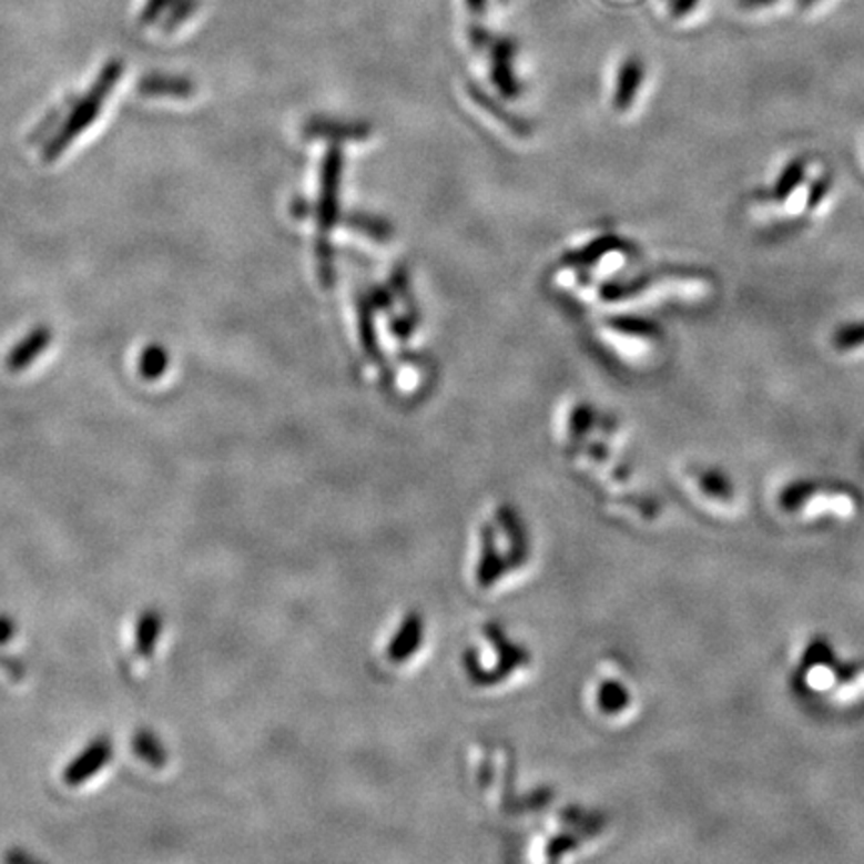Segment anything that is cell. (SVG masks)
Returning <instances> with one entry per match:
<instances>
[{"label": "cell", "mask_w": 864, "mask_h": 864, "mask_svg": "<svg viewBox=\"0 0 864 864\" xmlns=\"http://www.w3.org/2000/svg\"><path fill=\"white\" fill-rule=\"evenodd\" d=\"M121 62H109V67L102 71L101 79L92 87L91 91L82 96L81 101L74 102L69 109V119L62 122L61 131L52 136L51 143H47L44 149V159L51 163L62 151L74 141L79 134L87 131V126L96 121L101 114L102 102L106 101V94L114 89L121 77Z\"/></svg>", "instance_id": "cell-1"}, {"label": "cell", "mask_w": 864, "mask_h": 864, "mask_svg": "<svg viewBox=\"0 0 864 864\" xmlns=\"http://www.w3.org/2000/svg\"><path fill=\"white\" fill-rule=\"evenodd\" d=\"M112 759V743L106 736H101L92 741L84 751H82L74 761H72L67 771L62 774V781L69 786H81L92 779L94 774L101 773L102 769L109 764Z\"/></svg>", "instance_id": "cell-2"}, {"label": "cell", "mask_w": 864, "mask_h": 864, "mask_svg": "<svg viewBox=\"0 0 864 864\" xmlns=\"http://www.w3.org/2000/svg\"><path fill=\"white\" fill-rule=\"evenodd\" d=\"M52 343L51 328H44L39 326L34 328L32 333L24 336L19 345L14 346L11 350V355L7 358V366L11 373H22L27 370V366L34 363L39 356L42 355V350Z\"/></svg>", "instance_id": "cell-3"}, {"label": "cell", "mask_w": 864, "mask_h": 864, "mask_svg": "<svg viewBox=\"0 0 864 864\" xmlns=\"http://www.w3.org/2000/svg\"><path fill=\"white\" fill-rule=\"evenodd\" d=\"M161 634H163V614L154 609L144 610L143 614L139 617L136 631H134L136 652L143 659H149L156 649V642H159Z\"/></svg>", "instance_id": "cell-4"}, {"label": "cell", "mask_w": 864, "mask_h": 864, "mask_svg": "<svg viewBox=\"0 0 864 864\" xmlns=\"http://www.w3.org/2000/svg\"><path fill=\"white\" fill-rule=\"evenodd\" d=\"M833 350L844 358H864V323L841 326L834 333Z\"/></svg>", "instance_id": "cell-5"}, {"label": "cell", "mask_w": 864, "mask_h": 864, "mask_svg": "<svg viewBox=\"0 0 864 864\" xmlns=\"http://www.w3.org/2000/svg\"><path fill=\"white\" fill-rule=\"evenodd\" d=\"M133 746L134 753L139 754V759H143L144 763L151 764L154 769H161L166 763V751H164L163 743L154 736L153 732H136Z\"/></svg>", "instance_id": "cell-6"}, {"label": "cell", "mask_w": 864, "mask_h": 864, "mask_svg": "<svg viewBox=\"0 0 864 864\" xmlns=\"http://www.w3.org/2000/svg\"><path fill=\"white\" fill-rule=\"evenodd\" d=\"M166 366H169V355L164 350L163 346L151 345L146 346L139 360V373L141 377L146 380H156V378L163 377L166 373Z\"/></svg>", "instance_id": "cell-7"}, {"label": "cell", "mask_w": 864, "mask_h": 864, "mask_svg": "<svg viewBox=\"0 0 864 864\" xmlns=\"http://www.w3.org/2000/svg\"><path fill=\"white\" fill-rule=\"evenodd\" d=\"M642 79H644L642 61L632 57L622 62L621 74H619V101H631L632 92L641 87Z\"/></svg>", "instance_id": "cell-8"}, {"label": "cell", "mask_w": 864, "mask_h": 864, "mask_svg": "<svg viewBox=\"0 0 864 864\" xmlns=\"http://www.w3.org/2000/svg\"><path fill=\"white\" fill-rule=\"evenodd\" d=\"M141 91L151 94V96H159V94L186 96V94H191V91H193V84L189 81H183V79H174V77H154V79H146L141 84Z\"/></svg>", "instance_id": "cell-9"}, {"label": "cell", "mask_w": 864, "mask_h": 864, "mask_svg": "<svg viewBox=\"0 0 864 864\" xmlns=\"http://www.w3.org/2000/svg\"><path fill=\"white\" fill-rule=\"evenodd\" d=\"M699 2L701 0H669V11H671L672 17L682 19V17L691 14L699 7Z\"/></svg>", "instance_id": "cell-10"}, {"label": "cell", "mask_w": 864, "mask_h": 864, "mask_svg": "<svg viewBox=\"0 0 864 864\" xmlns=\"http://www.w3.org/2000/svg\"><path fill=\"white\" fill-rule=\"evenodd\" d=\"M14 634H17V622L12 621L9 614H0V644L11 642Z\"/></svg>", "instance_id": "cell-11"}, {"label": "cell", "mask_w": 864, "mask_h": 864, "mask_svg": "<svg viewBox=\"0 0 864 864\" xmlns=\"http://www.w3.org/2000/svg\"><path fill=\"white\" fill-rule=\"evenodd\" d=\"M739 2L744 9H763V7H771L776 0H739Z\"/></svg>", "instance_id": "cell-12"}, {"label": "cell", "mask_w": 864, "mask_h": 864, "mask_svg": "<svg viewBox=\"0 0 864 864\" xmlns=\"http://www.w3.org/2000/svg\"><path fill=\"white\" fill-rule=\"evenodd\" d=\"M488 0H467L468 11L475 12V14H482L487 9Z\"/></svg>", "instance_id": "cell-13"}, {"label": "cell", "mask_w": 864, "mask_h": 864, "mask_svg": "<svg viewBox=\"0 0 864 864\" xmlns=\"http://www.w3.org/2000/svg\"><path fill=\"white\" fill-rule=\"evenodd\" d=\"M816 2H819V0H799L796 4H799V9H811Z\"/></svg>", "instance_id": "cell-14"}]
</instances>
